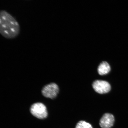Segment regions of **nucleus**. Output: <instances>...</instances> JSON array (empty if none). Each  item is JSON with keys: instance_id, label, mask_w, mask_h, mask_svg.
Returning a JSON list of instances; mask_svg holds the SVG:
<instances>
[{"instance_id": "obj_1", "label": "nucleus", "mask_w": 128, "mask_h": 128, "mask_svg": "<svg viewBox=\"0 0 128 128\" xmlns=\"http://www.w3.org/2000/svg\"><path fill=\"white\" fill-rule=\"evenodd\" d=\"M20 26L16 19L6 11L0 12V33L8 39L15 38L18 36Z\"/></svg>"}, {"instance_id": "obj_2", "label": "nucleus", "mask_w": 128, "mask_h": 128, "mask_svg": "<svg viewBox=\"0 0 128 128\" xmlns=\"http://www.w3.org/2000/svg\"><path fill=\"white\" fill-rule=\"evenodd\" d=\"M30 113L32 116L40 119H44L48 116V111L45 105L40 102L33 103L30 109Z\"/></svg>"}, {"instance_id": "obj_3", "label": "nucleus", "mask_w": 128, "mask_h": 128, "mask_svg": "<svg viewBox=\"0 0 128 128\" xmlns=\"http://www.w3.org/2000/svg\"><path fill=\"white\" fill-rule=\"evenodd\" d=\"M59 91L60 89L58 85L55 83L51 82L44 86L41 92L44 97L52 100L57 97Z\"/></svg>"}, {"instance_id": "obj_4", "label": "nucleus", "mask_w": 128, "mask_h": 128, "mask_svg": "<svg viewBox=\"0 0 128 128\" xmlns=\"http://www.w3.org/2000/svg\"><path fill=\"white\" fill-rule=\"evenodd\" d=\"M92 86L96 92L101 94L107 93L111 89L109 83L102 80H96L94 81L93 83Z\"/></svg>"}, {"instance_id": "obj_5", "label": "nucleus", "mask_w": 128, "mask_h": 128, "mask_svg": "<svg viewBox=\"0 0 128 128\" xmlns=\"http://www.w3.org/2000/svg\"><path fill=\"white\" fill-rule=\"evenodd\" d=\"M114 120V117L112 114L105 113L101 118L100 125L102 128H110L113 126Z\"/></svg>"}, {"instance_id": "obj_6", "label": "nucleus", "mask_w": 128, "mask_h": 128, "mask_svg": "<svg viewBox=\"0 0 128 128\" xmlns=\"http://www.w3.org/2000/svg\"><path fill=\"white\" fill-rule=\"evenodd\" d=\"M111 70L110 66L108 62H103L99 65L98 71L99 74L103 76L108 74Z\"/></svg>"}, {"instance_id": "obj_7", "label": "nucleus", "mask_w": 128, "mask_h": 128, "mask_svg": "<svg viewBox=\"0 0 128 128\" xmlns=\"http://www.w3.org/2000/svg\"><path fill=\"white\" fill-rule=\"evenodd\" d=\"M75 128H93L90 124L84 121H80L76 124Z\"/></svg>"}]
</instances>
